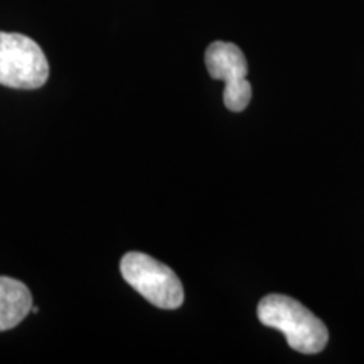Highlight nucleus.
I'll return each instance as SVG.
<instances>
[{"label":"nucleus","mask_w":364,"mask_h":364,"mask_svg":"<svg viewBox=\"0 0 364 364\" xmlns=\"http://www.w3.org/2000/svg\"><path fill=\"white\" fill-rule=\"evenodd\" d=\"M257 312L263 326L284 332L290 348L302 354L321 353L329 341L324 322L292 297L267 295L258 304Z\"/></svg>","instance_id":"obj_1"},{"label":"nucleus","mask_w":364,"mask_h":364,"mask_svg":"<svg viewBox=\"0 0 364 364\" xmlns=\"http://www.w3.org/2000/svg\"><path fill=\"white\" fill-rule=\"evenodd\" d=\"M120 272L127 284L152 306L179 309L184 302V287L169 267L145 253L130 252L120 262Z\"/></svg>","instance_id":"obj_2"},{"label":"nucleus","mask_w":364,"mask_h":364,"mask_svg":"<svg viewBox=\"0 0 364 364\" xmlns=\"http://www.w3.org/2000/svg\"><path fill=\"white\" fill-rule=\"evenodd\" d=\"M48 78L49 63L36 41L24 34L0 33V85L36 90Z\"/></svg>","instance_id":"obj_3"},{"label":"nucleus","mask_w":364,"mask_h":364,"mask_svg":"<svg viewBox=\"0 0 364 364\" xmlns=\"http://www.w3.org/2000/svg\"><path fill=\"white\" fill-rule=\"evenodd\" d=\"M204 59L209 76L226 83L223 98L228 110L243 112L252 100V85L247 80L248 65L243 51L233 43L216 41L209 44Z\"/></svg>","instance_id":"obj_4"},{"label":"nucleus","mask_w":364,"mask_h":364,"mask_svg":"<svg viewBox=\"0 0 364 364\" xmlns=\"http://www.w3.org/2000/svg\"><path fill=\"white\" fill-rule=\"evenodd\" d=\"M33 307V295L22 282L0 277V332L19 326Z\"/></svg>","instance_id":"obj_5"}]
</instances>
